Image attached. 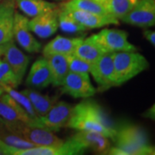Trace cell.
Returning a JSON list of instances; mask_svg holds the SVG:
<instances>
[{"instance_id":"cell-1","label":"cell","mask_w":155,"mask_h":155,"mask_svg":"<svg viewBox=\"0 0 155 155\" xmlns=\"http://www.w3.org/2000/svg\"><path fill=\"white\" fill-rule=\"evenodd\" d=\"M66 127L78 131L98 132L110 139L115 133V126L94 100H84L72 107Z\"/></svg>"},{"instance_id":"cell-2","label":"cell","mask_w":155,"mask_h":155,"mask_svg":"<svg viewBox=\"0 0 155 155\" xmlns=\"http://www.w3.org/2000/svg\"><path fill=\"white\" fill-rule=\"evenodd\" d=\"M115 147L107 152L111 155H153L154 147L150 145L144 129L133 123L122 122L115 126L111 138Z\"/></svg>"},{"instance_id":"cell-3","label":"cell","mask_w":155,"mask_h":155,"mask_svg":"<svg viewBox=\"0 0 155 155\" xmlns=\"http://www.w3.org/2000/svg\"><path fill=\"white\" fill-rule=\"evenodd\" d=\"M112 57L116 86L126 83L149 67L146 57L136 51L115 52Z\"/></svg>"},{"instance_id":"cell-4","label":"cell","mask_w":155,"mask_h":155,"mask_svg":"<svg viewBox=\"0 0 155 155\" xmlns=\"http://www.w3.org/2000/svg\"><path fill=\"white\" fill-rule=\"evenodd\" d=\"M6 125L10 127L12 132L31 142L35 146L60 147L64 143L63 140L56 136L52 131L43 127L28 125L24 122H19L12 125L6 123Z\"/></svg>"},{"instance_id":"cell-5","label":"cell","mask_w":155,"mask_h":155,"mask_svg":"<svg viewBox=\"0 0 155 155\" xmlns=\"http://www.w3.org/2000/svg\"><path fill=\"white\" fill-rule=\"evenodd\" d=\"M126 31L117 28H104L92 37L107 53L137 51L138 48L127 40Z\"/></svg>"},{"instance_id":"cell-6","label":"cell","mask_w":155,"mask_h":155,"mask_svg":"<svg viewBox=\"0 0 155 155\" xmlns=\"http://www.w3.org/2000/svg\"><path fill=\"white\" fill-rule=\"evenodd\" d=\"M72 109V106L67 102H56L44 116L39 117L37 120L31 123V125L43 127L52 132L60 131L61 127H66Z\"/></svg>"},{"instance_id":"cell-7","label":"cell","mask_w":155,"mask_h":155,"mask_svg":"<svg viewBox=\"0 0 155 155\" xmlns=\"http://www.w3.org/2000/svg\"><path fill=\"white\" fill-rule=\"evenodd\" d=\"M112 54L107 53L92 63L90 73L97 84V91L103 92L116 86Z\"/></svg>"},{"instance_id":"cell-8","label":"cell","mask_w":155,"mask_h":155,"mask_svg":"<svg viewBox=\"0 0 155 155\" xmlns=\"http://www.w3.org/2000/svg\"><path fill=\"white\" fill-rule=\"evenodd\" d=\"M61 86L62 93L74 98H87L97 92V89L91 83L89 74L69 72Z\"/></svg>"},{"instance_id":"cell-9","label":"cell","mask_w":155,"mask_h":155,"mask_svg":"<svg viewBox=\"0 0 155 155\" xmlns=\"http://www.w3.org/2000/svg\"><path fill=\"white\" fill-rule=\"evenodd\" d=\"M0 59L9 65L21 83L27 71L29 58L17 48L13 40L0 45Z\"/></svg>"},{"instance_id":"cell-10","label":"cell","mask_w":155,"mask_h":155,"mask_svg":"<svg viewBox=\"0 0 155 155\" xmlns=\"http://www.w3.org/2000/svg\"><path fill=\"white\" fill-rule=\"evenodd\" d=\"M120 21L140 28L154 26L155 0H140Z\"/></svg>"},{"instance_id":"cell-11","label":"cell","mask_w":155,"mask_h":155,"mask_svg":"<svg viewBox=\"0 0 155 155\" xmlns=\"http://www.w3.org/2000/svg\"><path fill=\"white\" fill-rule=\"evenodd\" d=\"M28 19L23 15L15 11L13 36L18 44L28 53L35 54L41 50V45L30 33L28 28Z\"/></svg>"},{"instance_id":"cell-12","label":"cell","mask_w":155,"mask_h":155,"mask_svg":"<svg viewBox=\"0 0 155 155\" xmlns=\"http://www.w3.org/2000/svg\"><path fill=\"white\" fill-rule=\"evenodd\" d=\"M59 12L60 7L45 12L28 20V28L41 38H48L57 31L59 28Z\"/></svg>"},{"instance_id":"cell-13","label":"cell","mask_w":155,"mask_h":155,"mask_svg":"<svg viewBox=\"0 0 155 155\" xmlns=\"http://www.w3.org/2000/svg\"><path fill=\"white\" fill-rule=\"evenodd\" d=\"M71 138L84 150L91 148L102 154H107V152L111 147L107 136L95 131H78Z\"/></svg>"},{"instance_id":"cell-14","label":"cell","mask_w":155,"mask_h":155,"mask_svg":"<svg viewBox=\"0 0 155 155\" xmlns=\"http://www.w3.org/2000/svg\"><path fill=\"white\" fill-rule=\"evenodd\" d=\"M63 9V8H62ZM66 10V9H65ZM77 22L82 24L84 27L90 28H98L109 25H119V20L110 15H100L87 11L78 10H66Z\"/></svg>"},{"instance_id":"cell-15","label":"cell","mask_w":155,"mask_h":155,"mask_svg":"<svg viewBox=\"0 0 155 155\" xmlns=\"http://www.w3.org/2000/svg\"><path fill=\"white\" fill-rule=\"evenodd\" d=\"M26 84L29 87L43 89L52 84V74L47 60L40 58L35 61L29 70Z\"/></svg>"},{"instance_id":"cell-16","label":"cell","mask_w":155,"mask_h":155,"mask_svg":"<svg viewBox=\"0 0 155 155\" xmlns=\"http://www.w3.org/2000/svg\"><path fill=\"white\" fill-rule=\"evenodd\" d=\"M15 8L11 0L0 3V45L13 40Z\"/></svg>"},{"instance_id":"cell-17","label":"cell","mask_w":155,"mask_h":155,"mask_svg":"<svg viewBox=\"0 0 155 155\" xmlns=\"http://www.w3.org/2000/svg\"><path fill=\"white\" fill-rule=\"evenodd\" d=\"M84 39V36L76 38H67L63 36H56L44 47L42 50L43 56L51 54H61L70 56L74 54L78 43Z\"/></svg>"},{"instance_id":"cell-18","label":"cell","mask_w":155,"mask_h":155,"mask_svg":"<svg viewBox=\"0 0 155 155\" xmlns=\"http://www.w3.org/2000/svg\"><path fill=\"white\" fill-rule=\"evenodd\" d=\"M105 54L107 52L95 41L92 35H91L87 38L84 37L77 46L73 55L90 63H94Z\"/></svg>"},{"instance_id":"cell-19","label":"cell","mask_w":155,"mask_h":155,"mask_svg":"<svg viewBox=\"0 0 155 155\" xmlns=\"http://www.w3.org/2000/svg\"><path fill=\"white\" fill-rule=\"evenodd\" d=\"M47 60L52 74V84L54 86H61L69 72L67 57L61 54H51L43 56Z\"/></svg>"},{"instance_id":"cell-20","label":"cell","mask_w":155,"mask_h":155,"mask_svg":"<svg viewBox=\"0 0 155 155\" xmlns=\"http://www.w3.org/2000/svg\"><path fill=\"white\" fill-rule=\"evenodd\" d=\"M22 92L29 99L38 117L44 116L58 100V97H52L48 95L41 94L32 89H24Z\"/></svg>"},{"instance_id":"cell-21","label":"cell","mask_w":155,"mask_h":155,"mask_svg":"<svg viewBox=\"0 0 155 155\" xmlns=\"http://www.w3.org/2000/svg\"><path fill=\"white\" fill-rule=\"evenodd\" d=\"M17 7L22 13L30 17H35L45 12L56 9L55 3L46 0H15Z\"/></svg>"},{"instance_id":"cell-22","label":"cell","mask_w":155,"mask_h":155,"mask_svg":"<svg viewBox=\"0 0 155 155\" xmlns=\"http://www.w3.org/2000/svg\"><path fill=\"white\" fill-rule=\"evenodd\" d=\"M139 1L140 0H102L99 4L103 5L110 16L120 21V19L131 11Z\"/></svg>"},{"instance_id":"cell-23","label":"cell","mask_w":155,"mask_h":155,"mask_svg":"<svg viewBox=\"0 0 155 155\" xmlns=\"http://www.w3.org/2000/svg\"><path fill=\"white\" fill-rule=\"evenodd\" d=\"M60 7L69 11L78 10L100 15H109L103 5L95 0H67L61 4Z\"/></svg>"},{"instance_id":"cell-24","label":"cell","mask_w":155,"mask_h":155,"mask_svg":"<svg viewBox=\"0 0 155 155\" xmlns=\"http://www.w3.org/2000/svg\"><path fill=\"white\" fill-rule=\"evenodd\" d=\"M0 140L6 145L16 148H29L35 145L12 132L3 119L0 118Z\"/></svg>"},{"instance_id":"cell-25","label":"cell","mask_w":155,"mask_h":155,"mask_svg":"<svg viewBox=\"0 0 155 155\" xmlns=\"http://www.w3.org/2000/svg\"><path fill=\"white\" fill-rule=\"evenodd\" d=\"M58 21H59V28L65 33H83L85 30H87V28L77 22L65 9H62L61 7H60Z\"/></svg>"},{"instance_id":"cell-26","label":"cell","mask_w":155,"mask_h":155,"mask_svg":"<svg viewBox=\"0 0 155 155\" xmlns=\"http://www.w3.org/2000/svg\"><path fill=\"white\" fill-rule=\"evenodd\" d=\"M2 91H5L8 95H10L11 97L22 107V109L25 110V112L27 113V115L29 116V118L32 120L31 123L38 119V116L36 115V113L34 110L33 106L31 104L30 101L27 97V96L23 94L22 91H18L16 90V88H12V87H10V86L5 87L4 90H2ZM31 123L29 125H31Z\"/></svg>"},{"instance_id":"cell-27","label":"cell","mask_w":155,"mask_h":155,"mask_svg":"<svg viewBox=\"0 0 155 155\" xmlns=\"http://www.w3.org/2000/svg\"><path fill=\"white\" fill-rule=\"evenodd\" d=\"M20 84L9 65L0 59V91L7 86L17 88Z\"/></svg>"},{"instance_id":"cell-28","label":"cell","mask_w":155,"mask_h":155,"mask_svg":"<svg viewBox=\"0 0 155 155\" xmlns=\"http://www.w3.org/2000/svg\"><path fill=\"white\" fill-rule=\"evenodd\" d=\"M69 72L81 73V74H90L92 63L85 61L75 55L67 56Z\"/></svg>"},{"instance_id":"cell-29","label":"cell","mask_w":155,"mask_h":155,"mask_svg":"<svg viewBox=\"0 0 155 155\" xmlns=\"http://www.w3.org/2000/svg\"><path fill=\"white\" fill-rule=\"evenodd\" d=\"M17 149L18 148L10 147L0 140V155H15Z\"/></svg>"},{"instance_id":"cell-30","label":"cell","mask_w":155,"mask_h":155,"mask_svg":"<svg viewBox=\"0 0 155 155\" xmlns=\"http://www.w3.org/2000/svg\"><path fill=\"white\" fill-rule=\"evenodd\" d=\"M143 35L144 37L148 41H149L151 44L153 45V47L155 46V32L151 30V29H145L143 31Z\"/></svg>"},{"instance_id":"cell-31","label":"cell","mask_w":155,"mask_h":155,"mask_svg":"<svg viewBox=\"0 0 155 155\" xmlns=\"http://www.w3.org/2000/svg\"><path fill=\"white\" fill-rule=\"evenodd\" d=\"M154 105H153L150 109H148L145 112L144 114H143V116L146 117V118H150V119L154 120Z\"/></svg>"},{"instance_id":"cell-32","label":"cell","mask_w":155,"mask_h":155,"mask_svg":"<svg viewBox=\"0 0 155 155\" xmlns=\"http://www.w3.org/2000/svg\"><path fill=\"white\" fill-rule=\"evenodd\" d=\"M95 1H97V2H98V3H99L100 1H102V0H95Z\"/></svg>"},{"instance_id":"cell-33","label":"cell","mask_w":155,"mask_h":155,"mask_svg":"<svg viewBox=\"0 0 155 155\" xmlns=\"http://www.w3.org/2000/svg\"><path fill=\"white\" fill-rule=\"evenodd\" d=\"M0 3H1V0H0Z\"/></svg>"},{"instance_id":"cell-34","label":"cell","mask_w":155,"mask_h":155,"mask_svg":"<svg viewBox=\"0 0 155 155\" xmlns=\"http://www.w3.org/2000/svg\"><path fill=\"white\" fill-rule=\"evenodd\" d=\"M59 1H61V0H59Z\"/></svg>"}]
</instances>
